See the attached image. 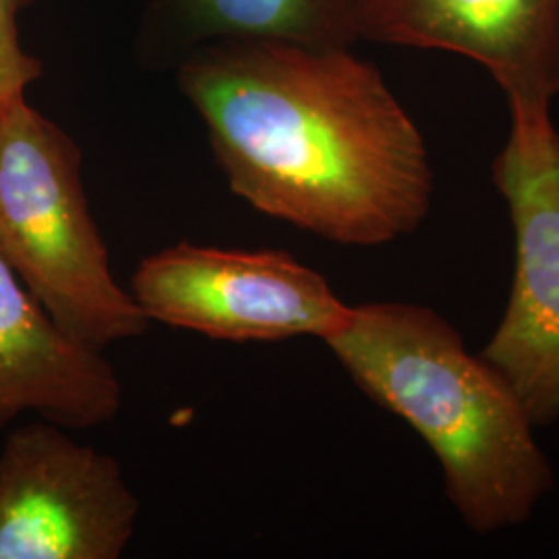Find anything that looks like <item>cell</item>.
<instances>
[{"mask_svg": "<svg viewBox=\"0 0 559 559\" xmlns=\"http://www.w3.org/2000/svg\"><path fill=\"white\" fill-rule=\"evenodd\" d=\"M359 32L475 60L508 102L559 96V0H360Z\"/></svg>", "mask_w": 559, "mask_h": 559, "instance_id": "obj_7", "label": "cell"}, {"mask_svg": "<svg viewBox=\"0 0 559 559\" xmlns=\"http://www.w3.org/2000/svg\"><path fill=\"white\" fill-rule=\"evenodd\" d=\"M29 0H0V110L25 100L27 87L41 75V62L20 40V11Z\"/></svg>", "mask_w": 559, "mask_h": 559, "instance_id": "obj_10", "label": "cell"}, {"mask_svg": "<svg viewBox=\"0 0 559 559\" xmlns=\"http://www.w3.org/2000/svg\"><path fill=\"white\" fill-rule=\"evenodd\" d=\"M131 295L150 321L226 342L323 340L350 311L320 272L288 251L193 242L143 258Z\"/></svg>", "mask_w": 559, "mask_h": 559, "instance_id": "obj_5", "label": "cell"}, {"mask_svg": "<svg viewBox=\"0 0 559 559\" xmlns=\"http://www.w3.org/2000/svg\"><path fill=\"white\" fill-rule=\"evenodd\" d=\"M360 0H152L145 55L177 60L221 40H284L353 46L360 40Z\"/></svg>", "mask_w": 559, "mask_h": 559, "instance_id": "obj_9", "label": "cell"}, {"mask_svg": "<svg viewBox=\"0 0 559 559\" xmlns=\"http://www.w3.org/2000/svg\"><path fill=\"white\" fill-rule=\"evenodd\" d=\"M140 498L110 454L50 420L9 433L0 450V559H117Z\"/></svg>", "mask_w": 559, "mask_h": 559, "instance_id": "obj_6", "label": "cell"}, {"mask_svg": "<svg viewBox=\"0 0 559 559\" xmlns=\"http://www.w3.org/2000/svg\"><path fill=\"white\" fill-rule=\"evenodd\" d=\"M508 106L510 131L491 179L514 226L516 265L480 357L510 381L531 420L547 425L559 419V131L551 104Z\"/></svg>", "mask_w": 559, "mask_h": 559, "instance_id": "obj_4", "label": "cell"}, {"mask_svg": "<svg viewBox=\"0 0 559 559\" xmlns=\"http://www.w3.org/2000/svg\"><path fill=\"white\" fill-rule=\"evenodd\" d=\"M0 258L87 346L104 350L150 328L112 274L85 198L80 145L27 100L0 110Z\"/></svg>", "mask_w": 559, "mask_h": 559, "instance_id": "obj_3", "label": "cell"}, {"mask_svg": "<svg viewBox=\"0 0 559 559\" xmlns=\"http://www.w3.org/2000/svg\"><path fill=\"white\" fill-rule=\"evenodd\" d=\"M120 406L122 383L104 350L67 334L0 258V429L27 413L92 429Z\"/></svg>", "mask_w": 559, "mask_h": 559, "instance_id": "obj_8", "label": "cell"}, {"mask_svg": "<svg viewBox=\"0 0 559 559\" xmlns=\"http://www.w3.org/2000/svg\"><path fill=\"white\" fill-rule=\"evenodd\" d=\"M230 191L346 247L413 235L433 200L429 150L380 69L350 46L203 44L177 62Z\"/></svg>", "mask_w": 559, "mask_h": 559, "instance_id": "obj_1", "label": "cell"}, {"mask_svg": "<svg viewBox=\"0 0 559 559\" xmlns=\"http://www.w3.org/2000/svg\"><path fill=\"white\" fill-rule=\"evenodd\" d=\"M369 399L440 460L445 496L477 535L519 526L554 485L510 381L429 307L365 302L323 338Z\"/></svg>", "mask_w": 559, "mask_h": 559, "instance_id": "obj_2", "label": "cell"}]
</instances>
